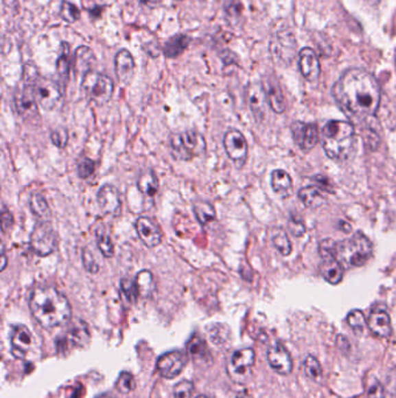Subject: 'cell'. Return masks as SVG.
Returning a JSON list of instances; mask_svg holds the SVG:
<instances>
[{"label":"cell","mask_w":396,"mask_h":398,"mask_svg":"<svg viewBox=\"0 0 396 398\" xmlns=\"http://www.w3.org/2000/svg\"><path fill=\"white\" fill-rule=\"evenodd\" d=\"M332 95L340 110L357 122L373 117L382 102L375 77L364 69H349L337 80Z\"/></svg>","instance_id":"cell-1"},{"label":"cell","mask_w":396,"mask_h":398,"mask_svg":"<svg viewBox=\"0 0 396 398\" xmlns=\"http://www.w3.org/2000/svg\"><path fill=\"white\" fill-rule=\"evenodd\" d=\"M364 398H385V389L379 381H374L367 388L366 395Z\"/></svg>","instance_id":"cell-47"},{"label":"cell","mask_w":396,"mask_h":398,"mask_svg":"<svg viewBox=\"0 0 396 398\" xmlns=\"http://www.w3.org/2000/svg\"><path fill=\"white\" fill-rule=\"evenodd\" d=\"M271 186L273 191L277 195H279L280 197L290 196L292 192V186H293L291 176L283 169L272 171Z\"/></svg>","instance_id":"cell-26"},{"label":"cell","mask_w":396,"mask_h":398,"mask_svg":"<svg viewBox=\"0 0 396 398\" xmlns=\"http://www.w3.org/2000/svg\"><path fill=\"white\" fill-rule=\"evenodd\" d=\"M134 376L128 372L121 373L117 381V389L122 394H128L135 389Z\"/></svg>","instance_id":"cell-39"},{"label":"cell","mask_w":396,"mask_h":398,"mask_svg":"<svg viewBox=\"0 0 396 398\" xmlns=\"http://www.w3.org/2000/svg\"><path fill=\"white\" fill-rule=\"evenodd\" d=\"M371 3H374V4H377V3H379V1H380V0H370Z\"/></svg>","instance_id":"cell-55"},{"label":"cell","mask_w":396,"mask_h":398,"mask_svg":"<svg viewBox=\"0 0 396 398\" xmlns=\"http://www.w3.org/2000/svg\"><path fill=\"white\" fill-rule=\"evenodd\" d=\"M193 213L199 224L202 226L209 224L216 219V211L214 206L206 201H196L193 203Z\"/></svg>","instance_id":"cell-28"},{"label":"cell","mask_w":396,"mask_h":398,"mask_svg":"<svg viewBox=\"0 0 396 398\" xmlns=\"http://www.w3.org/2000/svg\"><path fill=\"white\" fill-rule=\"evenodd\" d=\"M224 11H226V19L231 20V23H234L236 20L241 19L243 5L241 4L240 0H231L226 5Z\"/></svg>","instance_id":"cell-41"},{"label":"cell","mask_w":396,"mask_h":398,"mask_svg":"<svg viewBox=\"0 0 396 398\" xmlns=\"http://www.w3.org/2000/svg\"><path fill=\"white\" fill-rule=\"evenodd\" d=\"M73 63H75V68L77 70H83L84 75H85L87 72L92 71L91 68L95 63V54L89 47L80 46L75 50Z\"/></svg>","instance_id":"cell-29"},{"label":"cell","mask_w":396,"mask_h":398,"mask_svg":"<svg viewBox=\"0 0 396 398\" xmlns=\"http://www.w3.org/2000/svg\"><path fill=\"white\" fill-rule=\"evenodd\" d=\"M32 315L45 329L62 327L70 322L71 305L68 298L53 287H38L30 298Z\"/></svg>","instance_id":"cell-2"},{"label":"cell","mask_w":396,"mask_h":398,"mask_svg":"<svg viewBox=\"0 0 396 398\" xmlns=\"http://www.w3.org/2000/svg\"><path fill=\"white\" fill-rule=\"evenodd\" d=\"M82 260H83V265L87 273L98 274L99 265L93 253L91 252L90 248H84L83 253H82Z\"/></svg>","instance_id":"cell-42"},{"label":"cell","mask_w":396,"mask_h":398,"mask_svg":"<svg viewBox=\"0 0 396 398\" xmlns=\"http://www.w3.org/2000/svg\"><path fill=\"white\" fill-rule=\"evenodd\" d=\"M186 361L187 359L184 353L172 351V352L165 353L164 355L159 357L157 361V369L163 377L169 379H174L185 367Z\"/></svg>","instance_id":"cell-14"},{"label":"cell","mask_w":396,"mask_h":398,"mask_svg":"<svg viewBox=\"0 0 396 398\" xmlns=\"http://www.w3.org/2000/svg\"><path fill=\"white\" fill-rule=\"evenodd\" d=\"M82 91L90 102L97 105H104L112 98L114 84L110 77L90 71L85 74L82 80Z\"/></svg>","instance_id":"cell-6"},{"label":"cell","mask_w":396,"mask_h":398,"mask_svg":"<svg viewBox=\"0 0 396 398\" xmlns=\"http://www.w3.org/2000/svg\"><path fill=\"white\" fill-rule=\"evenodd\" d=\"M189 349L193 357H205L206 353H207V349H206L204 340L201 338L196 337V335H194L192 338V340L189 342Z\"/></svg>","instance_id":"cell-44"},{"label":"cell","mask_w":396,"mask_h":398,"mask_svg":"<svg viewBox=\"0 0 396 398\" xmlns=\"http://www.w3.org/2000/svg\"><path fill=\"white\" fill-rule=\"evenodd\" d=\"M189 41H191V40H189L187 35H176V36H174V38H170L169 41L166 42L163 52L165 54L166 57H170V58L179 56V55L184 53L186 48L189 47Z\"/></svg>","instance_id":"cell-31"},{"label":"cell","mask_w":396,"mask_h":398,"mask_svg":"<svg viewBox=\"0 0 396 398\" xmlns=\"http://www.w3.org/2000/svg\"><path fill=\"white\" fill-rule=\"evenodd\" d=\"M115 72L117 80L124 85H128L135 75V61L132 54L127 49H122L115 56Z\"/></svg>","instance_id":"cell-21"},{"label":"cell","mask_w":396,"mask_h":398,"mask_svg":"<svg viewBox=\"0 0 396 398\" xmlns=\"http://www.w3.org/2000/svg\"><path fill=\"white\" fill-rule=\"evenodd\" d=\"M337 345H338V349H342V351H344V349H350V342L344 335L337 337Z\"/></svg>","instance_id":"cell-51"},{"label":"cell","mask_w":396,"mask_h":398,"mask_svg":"<svg viewBox=\"0 0 396 398\" xmlns=\"http://www.w3.org/2000/svg\"><path fill=\"white\" fill-rule=\"evenodd\" d=\"M95 235H97V245L102 254L105 258H112L114 255V245L110 234L105 232V230L99 228Z\"/></svg>","instance_id":"cell-33"},{"label":"cell","mask_w":396,"mask_h":398,"mask_svg":"<svg viewBox=\"0 0 396 398\" xmlns=\"http://www.w3.org/2000/svg\"><path fill=\"white\" fill-rule=\"evenodd\" d=\"M69 55H70L69 45L68 43H63L62 45V54H60V56L57 60L56 69L58 76L65 80H68L69 72H70V68H71Z\"/></svg>","instance_id":"cell-34"},{"label":"cell","mask_w":396,"mask_h":398,"mask_svg":"<svg viewBox=\"0 0 396 398\" xmlns=\"http://www.w3.org/2000/svg\"><path fill=\"white\" fill-rule=\"evenodd\" d=\"M291 129L295 144L302 152H310L320 140L318 129L314 124L295 122L292 124Z\"/></svg>","instance_id":"cell-12"},{"label":"cell","mask_w":396,"mask_h":398,"mask_svg":"<svg viewBox=\"0 0 396 398\" xmlns=\"http://www.w3.org/2000/svg\"><path fill=\"white\" fill-rule=\"evenodd\" d=\"M136 186L145 197H155L159 189V177L155 174V171L148 169V170L141 173L137 182H136Z\"/></svg>","instance_id":"cell-24"},{"label":"cell","mask_w":396,"mask_h":398,"mask_svg":"<svg viewBox=\"0 0 396 398\" xmlns=\"http://www.w3.org/2000/svg\"><path fill=\"white\" fill-rule=\"evenodd\" d=\"M97 398H114L113 396H110V395L105 394V395H100Z\"/></svg>","instance_id":"cell-54"},{"label":"cell","mask_w":396,"mask_h":398,"mask_svg":"<svg viewBox=\"0 0 396 398\" xmlns=\"http://www.w3.org/2000/svg\"><path fill=\"white\" fill-rule=\"evenodd\" d=\"M121 291L127 297V300L132 303H135L137 298L140 297L137 287H136L135 280L130 278H122L120 282Z\"/></svg>","instance_id":"cell-38"},{"label":"cell","mask_w":396,"mask_h":398,"mask_svg":"<svg viewBox=\"0 0 396 398\" xmlns=\"http://www.w3.org/2000/svg\"><path fill=\"white\" fill-rule=\"evenodd\" d=\"M135 283L141 297L150 296L151 292L154 291L155 288L154 275L150 270H141L140 273L136 275Z\"/></svg>","instance_id":"cell-32"},{"label":"cell","mask_w":396,"mask_h":398,"mask_svg":"<svg viewBox=\"0 0 396 398\" xmlns=\"http://www.w3.org/2000/svg\"><path fill=\"white\" fill-rule=\"evenodd\" d=\"M299 68L302 76L310 83H315L320 78L321 67L317 55L312 48H303L299 55Z\"/></svg>","instance_id":"cell-18"},{"label":"cell","mask_w":396,"mask_h":398,"mask_svg":"<svg viewBox=\"0 0 396 398\" xmlns=\"http://www.w3.org/2000/svg\"><path fill=\"white\" fill-rule=\"evenodd\" d=\"M223 146L226 155L236 164V167L242 168L246 164L249 147L246 137L238 129H229L224 134Z\"/></svg>","instance_id":"cell-10"},{"label":"cell","mask_w":396,"mask_h":398,"mask_svg":"<svg viewBox=\"0 0 396 398\" xmlns=\"http://www.w3.org/2000/svg\"><path fill=\"white\" fill-rule=\"evenodd\" d=\"M373 252V245L366 235L356 233L347 239L336 243L337 260L344 269L358 268L365 265Z\"/></svg>","instance_id":"cell-4"},{"label":"cell","mask_w":396,"mask_h":398,"mask_svg":"<svg viewBox=\"0 0 396 398\" xmlns=\"http://www.w3.org/2000/svg\"><path fill=\"white\" fill-rule=\"evenodd\" d=\"M196 398H211V397H208V396H198V397Z\"/></svg>","instance_id":"cell-56"},{"label":"cell","mask_w":396,"mask_h":398,"mask_svg":"<svg viewBox=\"0 0 396 398\" xmlns=\"http://www.w3.org/2000/svg\"><path fill=\"white\" fill-rule=\"evenodd\" d=\"M60 14L62 19L69 23H73L78 21L80 18V11L75 8V5L69 3V1H63L60 5Z\"/></svg>","instance_id":"cell-37"},{"label":"cell","mask_w":396,"mask_h":398,"mask_svg":"<svg viewBox=\"0 0 396 398\" xmlns=\"http://www.w3.org/2000/svg\"><path fill=\"white\" fill-rule=\"evenodd\" d=\"M248 102L250 111L257 122H263L268 114V99L261 83H253L248 87Z\"/></svg>","instance_id":"cell-16"},{"label":"cell","mask_w":396,"mask_h":398,"mask_svg":"<svg viewBox=\"0 0 396 398\" xmlns=\"http://www.w3.org/2000/svg\"><path fill=\"white\" fill-rule=\"evenodd\" d=\"M141 4L145 5V6H149V8H152L157 4V0H139Z\"/></svg>","instance_id":"cell-53"},{"label":"cell","mask_w":396,"mask_h":398,"mask_svg":"<svg viewBox=\"0 0 396 398\" xmlns=\"http://www.w3.org/2000/svg\"><path fill=\"white\" fill-rule=\"evenodd\" d=\"M288 228L291 231L292 234L296 236V238H301L302 235L306 233V228L305 225L300 220L295 219V218H291L290 221H288Z\"/></svg>","instance_id":"cell-49"},{"label":"cell","mask_w":396,"mask_h":398,"mask_svg":"<svg viewBox=\"0 0 396 398\" xmlns=\"http://www.w3.org/2000/svg\"><path fill=\"white\" fill-rule=\"evenodd\" d=\"M193 393V383L189 381H181L174 387V398H189Z\"/></svg>","instance_id":"cell-45"},{"label":"cell","mask_w":396,"mask_h":398,"mask_svg":"<svg viewBox=\"0 0 396 398\" xmlns=\"http://www.w3.org/2000/svg\"><path fill=\"white\" fill-rule=\"evenodd\" d=\"M30 206L32 212L34 213L38 218H40V220H48V221H50L51 210H50L48 201L41 194L34 192V194L30 195Z\"/></svg>","instance_id":"cell-30"},{"label":"cell","mask_w":396,"mask_h":398,"mask_svg":"<svg viewBox=\"0 0 396 398\" xmlns=\"http://www.w3.org/2000/svg\"><path fill=\"white\" fill-rule=\"evenodd\" d=\"M14 224V218L8 210L3 209L1 211V228L3 232H6L8 230H11L12 226Z\"/></svg>","instance_id":"cell-50"},{"label":"cell","mask_w":396,"mask_h":398,"mask_svg":"<svg viewBox=\"0 0 396 398\" xmlns=\"http://www.w3.org/2000/svg\"><path fill=\"white\" fill-rule=\"evenodd\" d=\"M336 243L331 239H325L320 243V254H321V270L322 276L325 277V281L331 285H338L343 280L344 268L337 260Z\"/></svg>","instance_id":"cell-9"},{"label":"cell","mask_w":396,"mask_h":398,"mask_svg":"<svg viewBox=\"0 0 396 398\" xmlns=\"http://www.w3.org/2000/svg\"><path fill=\"white\" fill-rule=\"evenodd\" d=\"M270 238L272 243L280 254L288 256L292 253V243L287 236V233L283 228L276 226L270 230Z\"/></svg>","instance_id":"cell-27"},{"label":"cell","mask_w":396,"mask_h":398,"mask_svg":"<svg viewBox=\"0 0 396 398\" xmlns=\"http://www.w3.org/2000/svg\"><path fill=\"white\" fill-rule=\"evenodd\" d=\"M30 247L38 256L53 254L57 246L56 231L48 220H40L30 233Z\"/></svg>","instance_id":"cell-7"},{"label":"cell","mask_w":396,"mask_h":398,"mask_svg":"<svg viewBox=\"0 0 396 398\" xmlns=\"http://www.w3.org/2000/svg\"><path fill=\"white\" fill-rule=\"evenodd\" d=\"M40 78L38 76V71L36 67L33 65H28L27 63L25 65V69H23V80L26 82L28 85H34L35 82Z\"/></svg>","instance_id":"cell-48"},{"label":"cell","mask_w":396,"mask_h":398,"mask_svg":"<svg viewBox=\"0 0 396 398\" xmlns=\"http://www.w3.org/2000/svg\"><path fill=\"white\" fill-rule=\"evenodd\" d=\"M355 126L344 120H330L322 129L325 154L335 161H347L355 148Z\"/></svg>","instance_id":"cell-3"},{"label":"cell","mask_w":396,"mask_h":398,"mask_svg":"<svg viewBox=\"0 0 396 398\" xmlns=\"http://www.w3.org/2000/svg\"><path fill=\"white\" fill-rule=\"evenodd\" d=\"M12 353L16 359L27 360L36 349L34 335L25 325L13 327L11 333Z\"/></svg>","instance_id":"cell-11"},{"label":"cell","mask_w":396,"mask_h":398,"mask_svg":"<svg viewBox=\"0 0 396 398\" xmlns=\"http://www.w3.org/2000/svg\"><path fill=\"white\" fill-rule=\"evenodd\" d=\"M95 162L92 159L84 157L78 162L77 174L82 179H89L95 173Z\"/></svg>","instance_id":"cell-43"},{"label":"cell","mask_w":396,"mask_h":398,"mask_svg":"<svg viewBox=\"0 0 396 398\" xmlns=\"http://www.w3.org/2000/svg\"><path fill=\"white\" fill-rule=\"evenodd\" d=\"M136 233L142 243L149 248H156L162 243L163 234L159 225L148 217L137 218L135 223Z\"/></svg>","instance_id":"cell-15"},{"label":"cell","mask_w":396,"mask_h":398,"mask_svg":"<svg viewBox=\"0 0 396 398\" xmlns=\"http://www.w3.org/2000/svg\"><path fill=\"white\" fill-rule=\"evenodd\" d=\"M367 327L377 337L387 338L392 334V322L388 313L382 310H374L367 319Z\"/></svg>","instance_id":"cell-22"},{"label":"cell","mask_w":396,"mask_h":398,"mask_svg":"<svg viewBox=\"0 0 396 398\" xmlns=\"http://www.w3.org/2000/svg\"><path fill=\"white\" fill-rule=\"evenodd\" d=\"M299 199L308 209H320L327 203L325 197L316 186H305L299 191Z\"/></svg>","instance_id":"cell-25"},{"label":"cell","mask_w":396,"mask_h":398,"mask_svg":"<svg viewBox=\"0 0 396 398\" xmlns=\"http://www.w3.org/2000/svg\"><path fill=\"white\" fill-rule=\"evenodd\" d=\"M8 265V256H6V253H5V247H1V270H5Z\"/></svg>","instance_id":"cell-52"},{"label":"cell","mask_w":396,"mask_h":398,"mask_svg":"<svg viewBox=\"0 0 396 398\" xmlns=\"http://www.w3.org/2000/svg\"><path fill=\"white\" fill-rule=\"evenodd\" d=\"M364 141H365V144L366 147L371 151H375V149L379 147V144H380V137L377 135V133L373 129H367L365 132H364Z\"/></svg>","instance_id":"cell-46"},{"label":"cell","mask_w":396,"mask_h":398,"mask_svg":"<svg viewBox=\"0 0 396 398\" xmlns=\"http://www.w3.org/2000/svg\"><path fill=\"white\" fill-rule=\"evenodd\" d=\"M50 139H51V142L56 146L57 148H65L69 141L68 129L63 127V126L57 127L56 129H54L53 132H51Z\"/></svg>","instance_id":"cell-40"},{"label":"cell","mask_w":396,"mask_h":398,"mask_svg":"<svg viewBox=\"0 0 396 398\" xmlns=\"http://www.w3.org/2000/svg\"><path fill=\"white\" fill-rule=\"evenodd\" d=\"M347 324H349V327H351L355 333L360 334L365 330V327H366L367 325V320L360 310H352V311L347 315Z\"/></svg>","instance_id":"cell-36"},{"label":"cell","mask_w":396,"mask_h":398,"mask_svg":"<svg viewBox=\"0 0 396 398\" xmlns=\"http://www.w3.org/2000/svg\"><path fill=\"white\" fill-rule=\"evenodd\" d=\"M303 372L306 374L307 377L316 382H320L322 379V368L318 364V361L315 357H307L305 362H303Z\"/></svg>","instance_id":"cell-35"},{"label":"cell","mask_w":396,"mask_h":398,"mask_svg":"<svg viewBox=\"0 0 396 398\" xmlns=\"http://www.w3.org/2000/svg\"><path fill=\"white\" fill-rule=\"evenodd\" d=\"M261 84L264 87L268 107H271L276 113H283L286 110V102H285L281 87H280L276 77L268 76Z\"/></svg>","instance_id":"cell-20"},{"label":"cell","mask_w":396,"mask_h":398,"mask_svg":"<svg viewBox=\"0 0 396 398\" xmlns=\"http://www.w3.org/2000/svg\"><path fill=\"white\" fill-rule=\"evenodd\" d=\"M170 148L174 159L187 162L202 155L207 149V144L200 133L185 131L171 135Z\"/></svg>","instance_id":"cell-5"},{"label":"cell","mask_w":396,"mask_h":398,"mask_svg":"<svg viewBox=\"0 0 396 398\" xmlns=\"http://www.w3.org/2000/svg\"><path fill=\"white\" fill-rule=\"evenodd\" d=\"M268 360L272 369L276 371L278 374L288 375L292 372L293 364L291 355L288 354L286 349L279 344H275L268 349Z\"/></svg>","instance_id":"cell-19"},{"label":"cell","mask_w":396,"mask_h":398,"mask_svg":"<svg viewBox=\"0 0 396 398\" xmlns=\"http://www.w3.org/2000/svg\"><path fill=\"white\" fill-rule=\"evenodd\" d=\"M395 62H396V57H395Z\"/></svg>","instance_id":"cell-57"},{"label":"cell","mask_w":396,"mask_h":398,"mask_svg":"<svg viewBox=\"0 0 396 398\" xmlns=\"http://www.w3.org/2000/svg\"><path fill=\"white\" fill-rule=\"evenodd\" d=\"M255 364V352L251 349H240L231 357V372L237 375H244L250 372Z\"/></svg>","instance_id":"cell-23"},{"label":"cell","mask_w":396,"mask_h":398,"mask_svg":"<svg viewBox=\"0 0 396 398\" xmlns=\"http://www.w3.org/2000/svg\"><path fill=\"white\" fill-rule=\"evenodd\" d=\"M14 105L20 117L28 119V120L38 117V104L35 98L33 87L28 85L21 91L16 92L14 97Z\"/></svg>","instance_id":"cell-17"},{"label":"cell","mask_w":396,"mask_h":398,"mask_svg":"<svg viewBox=\"0 0 396 398\" xmlns=\"http://www.w3.org/2000/svg\"><path fill=\"white\" fill-rule=\"evenodd\" d=\"M97 201L99 209L104 214H110L112 217L120 216L122 203L120 194L115 186L110 184L102 186L97 195Z\"/></svg>","instance_id":"cell-13"},{"label":"cell","mask_w":396,"mask_h":398,"mask_svg":"<svg viewBox=\"0 0 396 398\" xmlns=\"http://www.w3.org/2000/svg\"><path fill=\"white\" fill-rule=\"evenodd\" d=\"M33 87L35 98L38 107L45 111H54L60 109L63 104V91L62 87L49 78L40 77Z\"/></svg>","instance_id":"cell-8"}]
</instances>
